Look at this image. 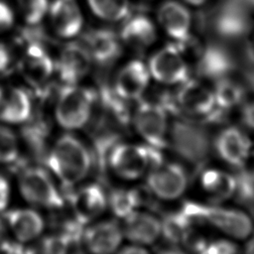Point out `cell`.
<instances>
[{
  "label": "cell",
  "mask_w": 254,
  "mask_h": 254,
  "mask_svg": "<svg viewBox=\"0 0 254 254\" xmlns=\"http://www.w3.org/2000/svg\"><path fill=\"white\" fill-rule=\"evenodd\" d=\"M46 162L54 175L70 189L87 176L91 169L92 156L77 137L64 134L56 141Z\"/></svg>",
  "instance_id": "obj_1"
},
{
  "label": "cell",
  "mask_w": 254,
  "mask_h": 254,
  "mask_svg": "<svg viewBox=\"0 0 254 254\" xmlns=\"http://www.w3.org/2000/svg\"><path fill=\"white\" fill-rule=\"evenodd\" d=\"M160 151L148 144L116 143L110 150L107 161L118 177L136 180L163 162Z\"/></svg>",
  "instance_id": "obj_2"
},
{
  "label": "cell",
  "mask_w": 254,
  "mask_h": 254,
  "mask_svg": "<svg viewBox=\"0 0 254 254\" xmlns=\"http://www.w3.org/2000/svg\"><path fill=\"white\" fill-rule=\"evenodd\" d=\"M96 94L89 88L75 84H65L58 94L56 119L64 129L83 127L90 119Z\"/></svg>",
  "instance_id": "obj_3"
},
{
  "label": "cell",
  "mask_w": 254,
  "mask_h": 254,
  "mask_svg": "<svg viewBox=\"0 0 254 254\" xmlns=\"http://www.w3.org/2000/svg\"><path fill=\"white\" fill-rule=\"evenodd\" d=\"M193 211L199 224H208L230 238L246 239L253 231L251 217L241 209L195 202Z\"/></svg>",
  "instance_id": "obj_4"
},
{
  "label": "cell",
  "mask_w": 254,
  "mask_h": 254,
  "mask_svg": "<svg viewBox=\"0 0 254 254\" xmlns=\"http://www.w3.org/2000/svg\"><path fill=\"white\" fill-rule=\"evenodd\" d=\"M23 38L26 47L18 64L19 71L31 86L43 87L55 70L54 62L41 43L39 32L26 30Z\"/></svg>",
  "instance_id": "obj_5"
},
{
  "label": "cell",
  "mask_w": 254,
  "mask_h": 254,
  "mask_svg": "<svg viewBox=\"0 0 254 254\" xmlns=\"http://www.w3.org/2000/svg\"><path fill=\"white\" fill-rule=\"evenodd\" d=\"M169 108L164 102L143 101L133 115V124L146 144L162 150L168 145Z\"/></svg>",
  "instance_id": "obj_6"
},
{
  "label": "cell",
  "mask_w": 254,
  "mask_h": 254,
  "mask_svg": "<svg viewBox=\"0 0 254 254\" xmlns=\"http://www.w3.org/2000/svg\"><path fill=\"white\" fill-rule=\"evenodd\" d=\"M147 65L151 77L162 84L180 85L190 78V66L184 47L175 42L154 53Z\"/></svg>",
  "instance_id": "obj_7"
},
{
  "label": "cell",
  "mask_w": 254,
  "mask_h": 254,
  "mask_svg": "<svg viewBox=\"0 0 254 254\" xmlns=\"http://www.w3.org/2000/svg\"><path fill=\"white\" fill-rule=\"evenodd\" d=\"M23 197L36 206L60 208L64 198L50 175L40 167H29L22 171L19 178Z\"/></svg>",
  "instance_id": "obj_8"
},
{
  "label": "cell",
  "mask_w": 254,
  "mask_h": 254,
  "mask_svg": "<svg viewBox=\"0 0 254 254\" xmlns=\"http://www.w3.org/2000/svg\"><path fill=\"white\" fill-rule=\"evenodd\" d=\"M247 4L237 0H225L211 13L201 17V22H211L215 32L228 39L245 35L251 26V17Z\"/></svg>",
  "instance_id": "obj_9"
},
{
  "label": "cell",
  "mask_w": 254,
  "mask_h": 254,
  "mask_svg": "<svg viewBox=\"0 0 254 254\" xmlns=\"http://www.w3.org/2000/svg\"><path fill=\"white\" fill-rule=\"evenodd\" d=\"M188 184V173L178 163L162 162L147 173L148 190L163 200H174L182 196Z\"/></svg>",
  "instance_id": "obj_10"
},
{
  "label": "cell",
  "mask_w": 254,
  "mask_h": 254,
  "mask_svg": "<svg viewBox=\"0 0 254 254\" xmlns=\"http://www.w3.org/2000/svg\"><path fill=\"white\" fill-rule=\"evenodd\" d=\"M175 103L183 113L194 118H209L217 110L213 89L191 78L180 84Z\"/></svg>",
  "instance_id": "obj_11"
},
{
  "label": "cell",
  "mask_w": 254,
  "mask_h": 254,
  "mask_svg": "<svg viewBox=\"0 0 254 254\" xmlns=\"http://www.w3.org/2000/svg\"><path fill=\"white\" fill-rule=\"evenodd\" d=\"M214 150L219 159L228 166L242 168L250 157L252 142L242 129L228 126L217 134Z\"/></svg>",
  "instance_id": "obj_12"
},
{
  "label": "cell",
  "mask_w": 254,
  "mask_h": 254,
  "mask_svg": "<svg viewBox=\"0 0 254 254\" xmlns=\"http://www.w3.org/2000/svg\"><path fill=\"white\" fill-rule=\"evenodd\" d=\"M74 219L85 225L98 217L107 206V196L97 184H87L68 194Z\"/></svg>",
  "instance_id": "obj_13"
},
{
  "label": "cell",
  "mask_w": 254,
  "mask_h": 254,
  "mask_svg": "<svg viewBox=\"0 0 254 254\" xmlns=\"http://www.w3.org/2000/svg\"><path fill=\"white\" fill-rule=\"evenodd\" d=\"M150 78L148 65L144 62L130 61L118 71L115 77L114 92L125 101L137 100L145 93Z\"/></svg>",
  "instance_id": "obj_14"
},
{
  "label": "cell",
  "mask_w": 254,
  "mask_h": 254,
  "mask_svg": "<svg viewBox=\"0 0 254 254\" xmlns=\"http://www.w3.org/2000/svg\"><path fill=\"white\" fill-rule=\"evenodd\" d=\"M92 59L82 43H69L61 51L55 68L65 84H75L89 71Z\"/></svg>",
  "instance_id": "obj_15"
},
{
  "label": "cell",
  "mask_w": 254,
  "mask_h": 254,
  "mask_svg": "<svg viewBox=\"0 0 254 254\" xmlns=\"http://www.w3.org/2000/svg\"><path fill=\"white\" fill-rule=\"evenodd\" d=\"M158 20L175 43L185 45L190 41L191 15L183 4L174 0L164 2L159 8Z\"/></svg>",
  "instance_id": "obj_16"
},
{
  "label": "cell",
  "mask_w": 254,
  "mask_h": 254,
  "mask_svg": "<svg viewBox=\"0 0 254 254\" xmlns=\"http://www.w3.org/2000/svg\"><path fill=\"white\" fill-rule=\"evenodd\" d=\"M88 51L92 62L107 65L121 55V43L116 34L108 29H93L88 31L81 42Z\"/></svg>",
  "instance_id": "obj_17"
},
{
  "label": "cell",
  "mask_w": 254,
  "mask_h": 254,
  "mask_svg": "<svg viewBox=\"0 0 254 254\" xmlns=\"http://www.w3.org/2000/svg\"><path fill=\"white\" fill-rule=\"evenodd\" d=\"M123 234L132 243L142 246L154 244L162 235V222L157 216L134 210L124 218Z\"/></svg>",
  "instance_id": "obj_18"
},
{
  "label": "cell",
  "mask_w": 254,
  "mask_h": 254,
  "mask_svg": "<svg viewBox=\"0 0 254 254\" xmlns=\"http://www.w3.org/2000/svg\"><path fill=\"white\" fill-rule=\"evenodd\" d=\"M123 231L114 220H104L85 228L82 234L86 248L98 254L114 252L122 241Z\"/></svg>",
  "instance_id": "obj_19"
},
{
  "label": "cell",
  "mask_w": 254,
  "mask_h": 254,
  "mask_svg": "<svg viewBox=\"0 0 254 254\" xmlns=\"http://www.w3.org/2000/svg\"><path fill=\"white\" fill-rule=\"evenodd\" d=\"M55 32L63 38L76 36L82 28V15L75 0H55L50 7Z\"/></svg>",
  "instance_id": "obj_20"
},
{
  "label": "cell",
  "mask_w": 254,
  "mask_h": 254,
  "mask_svg": "<svg viewBox=\"0 0 254 254\" xmlns=\"http://www.w3.org/2000/svg\"><path fill=\"white\" fill-rule=\"evenodd\" d=\"M32 115V101L29 93L19 87H0V120L19 124Z\"/></svg>",
  "instance_id": "obj_21"
},
{
  "label": "cell",
  "mask_w": 254,
  "mask_h": 254,
  "mask_svg": "<svg viewBox=\"0 0 254 254\" xmlns=\"http://www.w3.org/2000/svg\"><path fill=\"white\" fill-rule=\"evenodd\" d=\"M3 220L20 242H28L37 238L44 229L43 217L37 211L29 208L6 211Z\"/></svg>",
  "instance_id": "obj_22"
},
{
  "label": "cell",
  "mask_w": 254,
  "mask_h": 254,
  "mask_svg": "<svg viewBox=\"0 0 254 254\" xmlns=\"http://www.w3.org/2000/svg\"><path fill=\"white\" fill-rule=\"evenodd\" d=\"M120 39L130 48L141 51L156 41V27L148 16L137 14L126 20L120 32Z\"/></svg>",
  "instance_id": "obj_23"
},
{
  "label": "cell",
  "mask_w": 254,
  "mask_h": 254,
  "mask_svg": "<svg viewBox=\"0 0 254 254\" xmlns=\"http://www.w3.org/2000/svg\"><path fill=\"white\" fill-rule=\"evenodd\" d=\"M236 176L219 169H206L200 175V187L214 201H223L235 195Z\"/></svg>",
  "instance_id": "obj_24"
},
{
  "label": "cell",
  "mask_w": 254,
  "mask_h": 254,
  "mask_svg": "<svg viewBox=\"0 0 254 254\" xmlns=\"http://www.w3.org/2000/svg\"><path fill=\"white\" fill-rule=\"evenodd\" d=\"M213 94L217 110H229L242 103L244 87L235 79L219 78L213 89Z\"/></svg>",
  "instance_id": "obj_25"
},
{
  "label": "cell",
  "mask_w": 254,
  "mask_h": 254,
  "mask_svg": "<svg viewBox=\"0 0 254 254\" xmlns=\"http://www.w3.org/2000/svg\"><path fill=\"white\" fill-rule=\"evenodd\" d=\"M141 203L142 194L139 190L116 189L107 197V204H109L113 213L121 218H125L136 210Z\"/></svg>",
  "instance_id": "obj_26"
},
{
  "label": "cell",
  "mask_w": 254,
  "mask_h": 254,
  "mask_svg": "<svg viewBox=\"0 0 254 254\" xmlns=\"http://www.w3.org/2000/svg\"><path fill=\"white\" fill-rule=\"evenodd\" d=\"M92 12L106 21H119L130 12L129 0H87Z\"/></svg>",
  "instance_id": "obj_27"
},
{
  "label": "cell",
  "mask_w": 254,
  "mask_h": 254,
  "mask_svg": "<svg viewBox=\"0 0 254 254\" xmlns=\"http://www.w3.org/2000/svg\"><path fill=\"white\" fill-rule=\"evenodd\" d=\"M19 157V144L16 135L5 126H0V163L11 164Z\"/></svg>",
  "instance_id": "obj_28"
},
{
  "label": "cell",
  "mask_w": 254,
  "mask_h": 254,
  "mask_svg": "<svg viewBox=\"0 0 254 254\" xmlns=\"http://www.w3.org/2000/svg\"><path fill=\"white\" fill-rule=\"evenodd\" d=\"M25 21L30 25L39 24L49 9L48 0H18Z\"/></svg>",
  "instance_id": "obj_29"
},
{
  "label": "cell",
  "mask_w": 254,
  "mask_h": 254,
  "mask_svg": "<svg viewBox=\"0 0 254 254\" xmlns=\"http://www.w3.org/2000/svg\"><path fill=\"white\" fill-rule=\"evenodd\" d=\"M197 252L205 254H232L237 252V246L229 239L202 240Z\"/></svg>",
  "instance_id": "obj_30"
},
{
  "label": "cell",
  "mask_w": 254,
  "mask_h": 254,
  "mask_svg": "<svg viewBox=\"0 0 254 254\" xmlns=\"http://www.w3.org/2000/svg\"><path fill=\"white\" fill-rule=\"evenodd\" d=\"M14 23V13L5 2L0 1V33L12 28Z\"/></svg>",
  "instance_id": "obj_31"
},
{
  "label": "cell",
  "mask_w": 254,
  "mask_h": 254,
  "mask_svg": "<svg viewBox=\"0 0 254 254\" xmlns=\"http://www.w3.org/2000/svg\"><path fill=\"white\" fill-rule=\"evenodd\" d=\"M241 120L247 128L254 131V101L244 105L241 111Z\"/></svg>",
  "instance_id": "obj_32"
},
{
  "label": "cell",
  "mask_w": 254,
  "mask_h": 254,
  "mask_svg": "<svg viewBox=\"0 0 254 254\" xmlns=\"http://www.w3.org/2000/svg\"><path fill=\"white\" fill-rule=\"evenodd\" d=\"M10 186L7 179L0 175V211H3L9 202Z\"/></svg>",
  "instance_id": "obj_33"
},
{
  "label": "cell",
  "mask_w": 254,
  "mask_h": 254,
  "mask_svg": "<svg viewBox=\"0 0 254 254\" xmlns=\"http://www.w3.org/2000/svg\"><path fill=\"white\" fill-rule=\"evenodd\" d=\"M10 60L11 58L8 49L3 44H0V72L8 67Z\"/></svg>",
  "instance_id": "obj_34"
},
{
  "label": "cell",
  "mask_w": 254,
  "mask_h": 254,
  "mask_svg": "<svg viewBox=\"0 0 254 254\" xmlns=\"http://www.w3.org/2000/svg\"><path fill=\"white\" fill-rule=\"evenodd\" d=\"M120 252L126 253V254H143V253H147L148 250L146 248H144L142 245L133 243L132 245H128V246L122 248Z\"/></svg>",
  "instance_id": "obj_35"
},
{
  "label": "cell",
  "mask_w": 254,
  "mask_h": 254,
  "mask_svg": "<svg viewBox=\"0 0 254 254\" xmlns=\"http://www.w3.org/2000/svg\"><path fill=\"white\" fill-rule=\"evenodd\" d=\"M244 251L246 253H250V254H254V236H252L246 243L245 245V249Z\"/></svg>",
  "instance_id": "obj_36"
},
{
  "label": "cell",
  "mask_w": 254,
  "mask_h": 254,
  "mask_svg": "<svg viewBox=\"0 0 254 254\" xmlns=\"http://www.w3.org/2000/svg\"><path fill=\"white\" fill-rule=\"evenodd\" d=\"M5 228H6L5 221L3 220V218H0V243L3 241V237L5 234Z\"/></svg>",
  "instance_id": "obj_37"
},
{
  "label": "cell",
  "mask_w": 254,
  "mask_h": 254,
  "mask_svg": "<svg viewBox=\"0 0 254 254\" xmlns=\"http://www.w3.org/2000/svg\"><path fill=\"white\" fill-rule=\"evenodd\" d=\"M185 1L193 6H199V5H202L206 0H185Z\"/></svg>",
  "instance_id": "obj_38"
},
{
  "label": "cell",
  "mask_w": 254,
  "mask_h": 254,
  "mask_svg": "<svg viewBox=\"0 0 254 254\" xmlns=\"http://www.w3.org/2000/svg\"><path fill=\"white\" fill-rule=\"evenodd\" d=\"M237 1H241V2H243L245 4H247L248 6H250V0H237Z\"/></svg>",
  "instance_id": "obj_39"
},
{
  "label": "cell",
  "mask_w": 254,
  "mask_h": 254,
  "mask_svg": "<svg viewBox=\"0 0 254 254\" xmlns=\"http://www.w3.org/2000/svg\"><path fill=\"white\" fill-rule=\"evenodd\" d=\"M252 180H253V183H254V171H253V173H252Z\"/></svg>",
  "instance_id": "obj_40"
}]
</instances>
